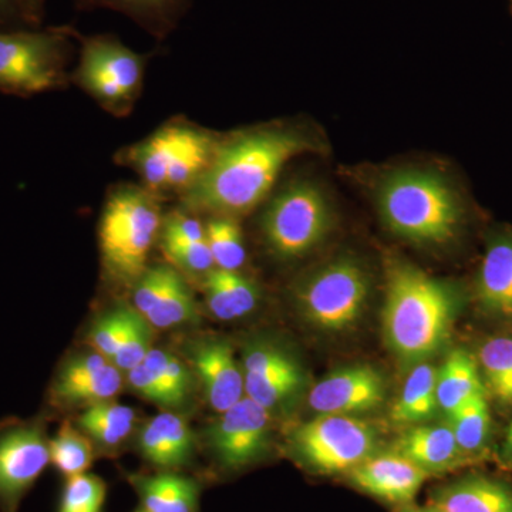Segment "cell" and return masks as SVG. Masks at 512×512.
I'll list each match as a JSON object with an SVG mask.
<instances>
[{"mask_svg": "<svg viewBox=\"0 0 512 512\" xmlns=\"http://www.w3.org/2000/svg\"><path fill=\"white\" fill-rule=\"evenodd\" d=\"M384 224L397 237L423 247L456 238L461 208L450 185L427 171H397L383 181L377 197Z\"/></svg>", "mask_w": 512, "mask_h": 512, "instance_id": "cell-3", "label": "cell"}, {"mask_svg": "<svg viewBox=\"0 0 512 512\" xmlns=\"http://www.w3.org/2000/svg\"><path fill=\"white\" fill-rule=\"evenodd\" d=\"M478 356L488 389L500 402L512 403V338L488 339Z\"/></svg>", "mask_w": 512, "mask_h": 512, "instance_id": "cell-32", "label": "cell"}, {"mask_svg": "<svg viewBox=\"0 0 512 512\" xmlns=\"http://www.w3.org/2000/svg\"><path fill=\"white\" fill-rule=\"evenodd\" d=\"M312 144L295 130L266 127L218 144L210 167L183 192L184 207L237 218L268 197L286 164Z\"/></svg>", "mask_w": 512, "mask_h": 512, "instance_id": "cell-1", "label": "cell"}, {"mask_svg": "<svg viewBox=\"0 0 512 512\" xmlns=\"http://www.w3.org/2000/svg\"><path fill=\"white\" fill-rule=\"evenodd\" d=\"M393 451L409 458L430 476L456 470L473 461L458 447L450 424L414 426L400 436Z\"/></svg>", "mask_w": 512, "mask_h": 512, "instance_id": "cell-19", "label": "cell"}, {"mask_svg": "<svg viewBox=\"0 0 512 512\" xmlns=\"http://www.w3.org/2000/svg\"><path fill=\"white\" fill-rule=\"evenodd\" d=\"M369 295L365 269L353 259L342 258L303 281L296 291V302L303 318L316 329L343 333L359 323Z\"/></svg>", "mask_w": 512, "mask_h": 512, "instance_id": "cell-8", "label": "cell"}, {"mask_svg": "<svg viewBox=\"0 0 512 512\" xmlns=\"http://www.w3.org/2000/svg\"><path fill=\"white\" fill-rule=\"evenodd\" d=\"M161 238L180 239V241H205V227L197 218L175 212L163 222Z\"/></svg>", "mask_w": 512, "mask_h": 512, "instance_id": "cell-39", "label": "cell"}, {"mask_svg": "<svg viewBox=\"0 0 512 512\" xmlns=\"http://www.w3.org/2000/svg\"><path fill=\"white\" fill-rule=\"evenodd\" d=\"M43 420H16L0 426V512H19L50 464Z\"/></svg>", "mask_w": 512, "mask_h": 512, "instance_id": "cell-11", "label": "cell"}, {"mask_svg": "<svg viewBox=\"0 0 512 512\" xmlns=\"http://www.w3.org/2000/svg\"><path fill=\"white\" fill-rule=\"evenodd\" d=\"M136 421L134 409L110 400L87 407L76 424L101 450L114 451L130 437Z\"/></svg>", "mask_w": 512, "mask_h": 512, "instance_id": "cell-27", "label": "cell"}, {"mask_svg": "<svg viewBox=\"0 0 512 512\" xmlns=\"http://www.w3.org/2000/svg\"><path fill=\"white\" fill-rule=\"evenodd\" d=\"M245 396L269 413L288 406L305 387V373L291 353L275 343H251L242 359Z\"/></svg>", "mask_w": 512, "mask_h": 512, "instance_id": "cell-13", "label": "cell"}, {"mask_svg": "<svg viewBox=\"0 0 512 512\" xmlns=\"http://www.w3.org/2000/svg\"><path fill=\"white\" fill-rule=\"evenodd\" d=\"M50 464L63 477L72 478L87 473L94 460V444L82 430H77L70 421L49 441Z\"/></svg>", "mask_w": 512, "mask_h": 512, "instance_id": "cell-30", "label": "cell"}, {"mask_svg": "<svg viewBox=\"0 0 512 512\" xmlns=\"http://www.w3.org/2000/svg\"><path fill=\"white\" fill-rule=\"evenodd\" d=\"M163 239V251L177 268L188 274L205 275L215 268L207 239L201 242L180 241V239Z\"/></svg>", "mask_w": 512, "mask_h": 512, "instance_id": "cell-37", "label": "cell"}, {"mask_svg": "<svg viewBox=\"0 0 512 512\" xmlns=\"http://www.w3.org/2000/svg\"><path fill=\"white\" fill-rule=\"evenodd\" d=\"M503 458L507 463H512V423L510 429L507 431V437H505Z\"/></svg>", "mask_w": 512, "mask_h": 512, "instance_id": "cell-43", "label": "cell"}, {"mask_svg": "<svg viewBox=\"0 0 512 512\" xmlns=\"http://www.w3.org/2000/svg\"><path fill=\"white\" fill-rule=\"evenodd\" d=\"M377 434L356 416L320 414L292 436L296 456L309 470L325 476L348 474L375 454Z\"/></svg>", "mask_w": 512, "mask_h": 512, "instance_id": "cell-10", "label": "cell"}, {"mask_svg": "<svg viewBox=\"0 0 512 512\" xmlns=\"http://www.w3.org/2000/svg\"><path fill=\"white\" fill-rule=\"evenodd\" d=\"M123 375L113 363L94 370L89 375L67 383H52L50 402L57 406H93L110 402L123 389Z\"/></svg>", "mask_w": 512, "mask_h": 512, "instance_id": "cell-28", "label": "cell"}, {"mask_svg": "<svg viewBox=\"0 0 512 512\" xmlns=\"http://www.w3.org/2000/svg\"><path fill=\"white\" fill-rule=\"evenodd\" d=\"M271 416L248 396L221 414L208 439L222 470H244L266 456L271 447Z\"/></svg>", "mask_w": 512, "mask_h": 512, "instance_id": "cell-12", "label": "cell"}, {"mask_svg": "<svg viewBox=\"0 0 512 512\" xmlns=\"http://www.w3.org/2000/svg\"><path fill=\"white\" fill-rule=\"evenodd\" d=\"M73 39L70 28L0 29V92L32 97L66 87Z\"/></svg>", "mask_w": 512, "mask_h": 512, "instance_id": "cell-6", "label": "cell"}, {"mask_svg": "<svg viewBox=\"0 0 512 512\" xmlns=\"http://www.w3.org/2000/svg\"><path fill=\"white\" fill-rule=\"evenodd\" d=\"M80 9H110L123 13L157 39L177 28L191 0H76Z\"/></svg>", "mask_w": 512, "mask_h": 512, "instance_id": "cell-23", "label": "cell"}, {"mask_svg": "<svg viewBox=\"0 0 512 512\" xmlns=\"http://www.w3.org/2000/svg\"><path fill=\"white\" fill-rule=\"evenodd\" d=\"M80 59L70 79L104 110L126 116L143 90L146 56L110 35L79 36Z\"/></svg>", "mask_w": 512, "mask_h": 512, "instance_id": "cell-7", "label": "cell"}, {"mask_svg": "<svg viewBox=\"0 0 512 512\" xmlns=\"http://www.w3.org/2000/svg\"><path fill=\"white\" fill-rule=\"evenodd\" d=\"M143 363L177 396L181 404L185 403L191 390V373L177 356L167 350L151 349Z\"/></svg>", "mask_w": 512, "mask_h": 512, "instance_id": "cell-35", "label": "cell"}, {"mask_svg": "<svg viewBox=\"0 0 512 512\" xmlns=\"http://www.w3.org/2000/svg\"><path fill=\"white\" fill-rule=\"evenodd\" d=\"M217 138L188 123H171L134 146L124 148L119 160L133 168L147 190L187 191L210 167Z\"/></svg>", "mask_w": 512, "mask_h": 512, "instance_id": "cell-5", "label": "cell"}, {"mask_svg": "<svg viewBox=\"0 0 512 512\" xmlns=\"http://www.w3.org/2000/svg\"><path fill=\"white\" fill-rule=\"evenodd\" d=\"M431 503L444 512H512V488L493 478L471 476L437 490Z\"/></svg>", "mask_w": 512, "mask_h": 512, "instance_id": "cell-21", "label": "cell"}, {"mask_svg": "<svg viewBox=\"0 0 512 512\" xmlns=\"http://www.w3.org/2000/svg\"><path fill=\"white\" fill-rule=\"evenodd\" d=\"M456 308L450 286L416 266L393 262L384 296V340L403 362H424L447 342Z\"/></svg>", "mask_w": 512, "mask_h": 512, "instance_id": "cell-2", "label": "cell"}, {"mask_svg": "<svg viewBox=\"0 0 512 512\" xmlns=\"http://www.w3.org/2000/svg\"><path fill=\"white\" fill-rule=\"evenodd\" d=\"M147 512H200L201 484L180 471L127 474Z\"/></svg>", "mask_w": 512, "mask_h": 512, "instance_id": "cell-20", "label": "cell"}, {"mask_svg": "<svg viewBox=\"0 0 512 512\" xmlns=\"http://www.w3.org/2000/svg\"><path fill=\"white\" fill-rule=\"evenodd\" d=\"M134 316L136 309L127 305L117 306L113 311L104 313L90 329L87 339L90 348L111 362L126 339Z\"/></svg>", "mask_w": 512, "mask_h": 512, "instance_id": "cell-33", "label": "cell"}, {"mask_svg": "<svg viewBox=\"0 0 512 512\" xmlns=\"http://www.w3.org/2000/svg\"><path fill=\"white\" fill-rule=\"evenodd\" d=\"M454 436L464 454L471 460L478 458L487 446L491 430L490 406L487 396L473 397L461 404L457 410L448 416Z\"/></svg>", "mask_w": 512, "mask_h": 512, "instance_id": "cell-29", "label": "cell"}, {"mask_svg": "<svg viewBox=\"0 0 512 512\" xmlns=\"http://www.w3.org/2000/svg\"><path fill=\"white\" fill-rule=\"evenodd\" d=\"M205 239L210 247L215 268L239 271L247 259L244 235L235 218L215 217L205 227Z\"/></svg>", "mask_w": 512, "mask_h": 512, "instance_id": "cell-31", "label": "cell"}, {"mask_svg": "<svg viewBox=\"0 0 512 512\" xmlns=\"http://www.w3.org/2000/svg\"><path fill=\"white\" fill-rule=\"evenodd\" d=\"M187 355L215 412H227L245 396L244 372L227 339L212 336L192 340Z\"/></svg>", "mask_w": 512, "mask_h": 512, "instance_id": "cell-16", "label": "cell"}, {"mask_svg": "<svg viewBox=\"0 0 512 512\" xmlns=\"http://www.w3.org/2000/svg\"><path fill=\"white\" fill-rule=\"evenodd\" d=\"M386 380L367 363L342 367L312 387L308 402L313 412L357 416L379 409L386 399Z\"/></svg>", "mask_w": 512, "mask_h": 512, "instance_id": "cell-14", "label": "cell"}, {"mask_svg": "<svg viewBox=\"0 0 512 512\" xmlns=\"http://www.w3.org/2000/svg\"><path fill=\"white\" fill-rule=\"evenodd\" d=\"M477 295L485 311L512 316V239L494 242L485 252Z\"/></svg>", "mask_w": 512, "mask_h": 512, "instance_id": "cell-24", "label": "cell"}, {"mask_svg": "<svg viewBox=\"0 0 512 512\" xmlns=\"http://www.w3.org/2000/svg\"><path fill=\"white\" fill-rule=\"evenodd\" d=\"M437 369L421 362L404 382L399 399L393 404V423L399 426H419L430 420L439 409L436 393Z\"/></svg>", "mask_w": 512, "mask_h": 512, "instance_id": "cell-26", "label": "cell"}, {"mask_svg": "<svg viewBox=\"0 0 512 512\" xmlns=\"http://www.w3.org/2000/svg\"><path fill=\"white\" fill-rule=\"evenodd\" d=\"M399 512H444L441 510L439 505L430 503L429 505H423V507H419V505L406 504L402 505Z\"/></svg>", "mask_w": 512, "mask_h": 512, "instance_id": "cell-42", "label": "cell"}, {"mask_svg": "<svg viewBox=\"0 0 512 512\" xmlns=\"http://www.w3.org/2000/svg\"><path fill=\"white\" fill-rule=\"evenodd\" d=\"M151 326L148 325L147 320L143 316H134L131 322L130 329L124 342L121 343L120 349L117 350L116 355L111 359V363L120 369L121 372L127 373L128 370L134 369L144 362L148 353H150L151 343H153V333H151Z\"/></svg>", "mask_w": 512, "mask_h": 512, "instance_id": "cell-36", "label": "cell"}, {"mask_svg": "<svg viewBox=\"0 0 512 512\" xmlns=\"http://www.w3.org/2000/svg\"><path fill=\"white\" fill-rule=\"evenodd\" d=\"M107 484L103 478L84 473L66 478L57 512H103Z\"/></svg>", "mask_w": 512, "mask_h": 512, "instance_id": "cell-34", "label": "cell"}, {"mask_svg": "<svg viewBox=\"0 0 512 512\" xmlns=\"http://www.w3.org/2000/svg\"><path fill=\"white\" fill-rule=\"evenodd\" d=\"M126 375L131 389L148 402L167 407V409L183 406L177 396L144 363L128 370Z\"/></svg>", "mask_w": 512, "mask_h": 512, "instance_id": "cell-38", "label": "cell"}, {"mask_svg": "<svg viewBox=\"0 0 512 512\" xmlns=\"http://www.w3.org/2000/svg\"><path fill=\"white\" fill-rule=\"evenodd\" d=\"M261 227L266 247L276 258H302L329 232L328 201L315 185H289L269 202Z\"/></svg>", "mask_w": 512, "mask_h": 512, "instance_id": "cell-9", "label": "cell"}, {"mask_svg": "<svg viewBox=\"0 0 512 512\" xmlns=\"http://www.w3.org/2000/svg\"><path fill=\"white\" fill-rule=\"evenodd\" d=\"M133 308L154 329H171L198 320L194 296L183 276L171 266L146 269L133 291Z\"/></svg>", "mask_w": 512, "mask_h": 512, "instance_id": "cell-15", "label": "cell"}, {"mask_svg": "<svg viewBox=\"0 0 512 512\" xmlns=\"http://www.w3.org/2000/svg\"><path fill=\"white\" fill-rule=\"evenodd\" d=\"M204 292L208 311L225 322L254 312L261 298L258 286L247 276L218 268L204 275Z\"/></svg>", "mask_w": 512, "mask_h": 512, "instance_id": "cell-22", "label": "cell"}, {"mask_svg": "<svg viewBox=\"0 0 512 512\" xmlns=\"http://www.w3.org/2000/svg\"><path fill=\"white\" fill-rule=\"evenodd\" d=\"M194 431L183 417L161 413L148 420L140 430L137 450L158 471H180L195 456Z\"/></svg>", "mask_w": 512, "mask_h": 512, "instance_id": "cell-18", "label": "cell"}, {"mask_svg": "<svg viewBox=\"0 0 512 512\" xmlns=\"http://www.w3.org/2000/svg\"><path fill=\"white\" fill-rule=\"evenodd\" d=\"M430 477L429 473L396 451L377 456L373 454L348 473L350 483L357 490L396 505L412 504Z\"/></svg>", "mask_w": 512, "mask_h": 512, "instance_id": "cell-17", "label": "cell"}, {"mask_svg": "<svg viewBox=\"0 0 512 512\" xmlns=\"http://www.w3.org/2000/svg\"><path fill=\"white\" fill-rule=\"evenodd\" d=\"M161 227L160 204L153 191L123 185L111 192L100 221L101 258L107 274L124 284H136L146 272Z\"/></svg>", "mask_w": 512, "mask_h": 512, "instance_id": "cell-4", "label": "cell"}, {"mask_svg": "<svg viewBox=\"0 0 512 512\" xmlns=\"http://www.w3.org/2000/svg\"><path fill=\"white\" fill-rule=\"evenodd\" d=\"M436 393L439 409L447 416L473 397L485 394L477 360L466 350H453L437 370Z\"/></svg>", "mask_w": 512, "mask_h": 512, "instance_id": "cell-25", "label": "cell"}, {"mask_svg": "<svg viewBox=\"0 0 512 512\" xmlns=\"http://www.w3.org/2000/svg\"><path fill=\"white\" fill-rule=\"evenodd\" d=\"M47 0H23L25 3L26 16L32 28H40Z\"/></svg>", "mask_w": 512, "mask_h": 512, "instance_id": "cell-41", "label": "cell"}, {"mask_svg": "<svg viewBox=\"0 0 512 512\" xmlns=\"http://www.w3.org/2000/svg\"><path fill=\"white\" fill-rule=\"evenodd\" d=\"M32 28L23 0H0V29Z\"/></svg>", "mask_w": 512, "mask_h": 512, "instance_id": "cell-40", "label": "cell"}, {"mask_svg": "<svg viewBox=\"0 0 512 512\" xmlns=\"http://www.w3.org/2000/svg\"><path fill=\"white\" fill-rule=\"evenodd\" d=\"M134 512H147V511L144 510V508H140V510H137V511H134Z\"/></svg>", "mask_w": 512, "mask_h": 512, "instance_id": "cell-44", "label": "cell"}]
</instances>
